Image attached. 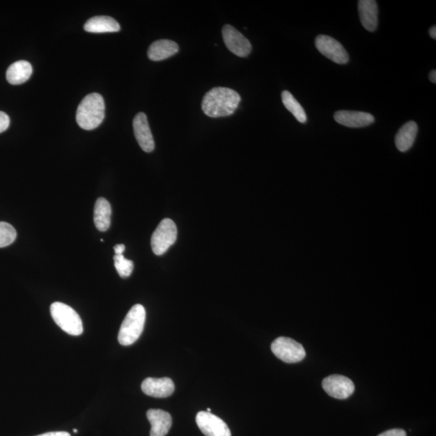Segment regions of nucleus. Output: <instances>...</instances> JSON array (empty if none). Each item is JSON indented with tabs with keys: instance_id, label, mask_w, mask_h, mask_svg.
<instances>
[{
	"instance_id": "obj_1",
	"label": "nucleus",
	"mask_w": 436,
	"mask_h": 436,
	"mask_svg": "<svg viewBox=\"0 0 436 436\" xmlns=\"http://www.w3.org/2000/svg\"><path fill=\"white\" fill-rule=\"evenodd\" d=\"M241 98L235 90L215 88L203 98L201 108L204 114L212 118H223L235 113Z\"/></svg>"
},
{
	"instance_id": "obj_2",
	"label": "nucleus",
	"mask_w": 436,
	"mask_h": 436,
	"mask_svg": "<svg viewBox=\"0 0 436 436\" xmlns=\"http://www.w3.org/2000/svg\"><path fill=\"white\" fill-rule=\"evenodd\" d=\"M105 116V104L103 96L91 93L81 101L76 114V120L80 128L93 130L103 123Z\"/></svg>"
},
{
	"instance_id": "obj_3",
	"label": "nucleus",
	"mask_w": 436,
	"mask_h": 436,
	"mask_svg": "<svg viewBox=\"0 0 436 436\" xmlns=\"http://www.w3.org/2000/svg\"><path fill=\"white\" fill-rule=\"evenodd\" d=\"M146 322V309L143 306L137 304L130 309L121 324L118 341L123 346H130L140 338Z\"/></svg>"
},
{
	"instance_id": "obj_4",
	"label": "nucleus",
	"mask_w": 436,
	"mask_h": 436,
	"mask_svg": "<svg viewBox=\"0 0 436 436\" xmlns=\"http://www.w3.org/2000/svg\"><path fill=\"white\" fill-rule=\"evenodd\" d=\"M50 313L55 323L65 332L75 336L83 334L82 320L72 307L62 302H54L50 306Z\"/></svg>"
},
{
	"instance_id": "obj_5",
	"label": "nucleus",
	"mask_w": 436,
	"mask_h": 436,
	"mask_svg": "<svg viewBox=\"0 0 436 436\" xmlns=\"http://www.w3.org/2000/svg\"><path fill=\"white\" fill-rule=\"evenodd\" d=\"M177 238V227L175 222L166 218L159 223L151 237L152 251L156 256L164 255Z\"/></svg>"
},
{
	"instance_id": "obj_6",
	"label": "nucleus",
	"mask_w": 436,
	"mask_h": 436,
	"mask_svg": "<svg viewBox=\"0 0 436 436\" xmlns=\"http://www.w3.org/2000/svg\"><path fill=\"white\" fill-rule=\"evenodd\" d=\"M272 352L281 361L293 364L303 361L306 357L305 348L301 343L290 338L280 337L272 343Z\"/></svg>"
},
{
	"instance_id": "obj_7",
	"label": "nucleus",
	"mask_w": 436,
	"mask_h": 436,
	"mask_svg": "<svg viewBox=\"0 0 436 436\" xmlns=\"http://www.w3.org/2000/svg\"><path fill=\"white\" fill-rule=\"evenodd\" d=\"M316 47L318 52L337 64H346L349 61L347 50L336 39L319 35L316 39Z\"/></svg>"
},
{
	"instance_id": "obj_8",
	"label": "nucleus",
	"mask_w": 436,
	"mask_h": 436,
	"mask_svg": "<svg viewBox=\"0 0 436 436\" xmlns=\"http://www.w3.org/2000/svg\"><path fill=\"white\" fill-rule=\"evenodd\" d=\"M196 422L205 436H231L227 424L210 412H201L196 414Z\"/></svg>"
},
{
	"instance_id": "obj_9",
	"label": "nucleus",
	"mask_w": 436,
	"mask_h": 436,
	"mask_svg": "<svg viewBox=\"0 0 436 436\" xmlns=\"http://www.w3.org/2000/svg\"><path fill=\"white\" fill-rule=\"evenodd\" d=\"M222 37L227 48L238 57L244 58L251 54L252 47L249 40L231 25H225Z\"/></svg>"
},
{
	"instance_id": "obj_10",
	"label": "nucleus",
	"mask_w": 436,
	"mask_h": 436,
	"mask_svg": "<svg viewBox=\"0 0 436 436\" xmlns=\"http://www.w3.org/2000/svg\"><path fill=\"white\" fill-rule=\"evenodd\" d=\"M322 388L329 396L336 399H347L355 391L352 380L341 375H332L324 379Z\"/></svg>"
},
{
	"instance_id": "obj_11",
	"label": "nucleus",
	"mask_w": 436,
	"mask_h": 436,
	"mask_svg": "<svg viewBox=\"0 0 436 436\" xmlns=\"http://www.w3.org/2000/svg\"><path fill=\"white\" fill-rule=\"evenodd\" d=\"M133 126L135 138L141 148L147 153H150L155 150V141L146 115L143 113L137 114L133 121Z\"/></svg>"
},
{
	"instance_id": "obj_12",
	"label": "nucleus",
	"mask_w": 436,
	"mask_h": 436,
	"mask_svg": "<svg viewBox=\"0 0 436 436\" xmlns=\"http://www.w3.org/2000/svg\"><path fill=\"white\" fill-rule=\"evenodd\" d=\"M141 389L148 396L157 398H165L171 396L175 391L173 381L169 377L153 378L144 380L141 384Z\"/></svg>"
},
{
	"instance_id": "obj_13",
	"label": "nucleus",
	"mask_w": 436,
	"mask_h": 436,
	"mask_svg": "<svg viewBox=\"0 0 436 436\" xmlns=\"http://www.w3.org/2000/svg\"><path fill=\"white\" fill-rule=\"evenodd\" d=\"M336 123L349 128H362L372 125L375 118L372 114L357 111H338L334 115Z\"/></svg>"
},
{
	"instance_id": "obj_14",
	"label": "nucleus",
	"mask_w": 436,
	"mask_h": 436,
	"mask_svg": "<svg viewBox=\"0 0 436 436\" xmlns=\"http://www.w3.org/2000/svg\"><path fill=\"white\" fill-rule=\"evenodd\" d=\"M151 425L150 436H166L172 426V418L163 410L150 409L146 413Z\"/></svg>"
},
{
	"instance_id": "obj_15",
	"label": "nucleus",
	"mask_w": 436,
	"mask_h": 436,
	"mask_svg": "<svg viewBox=\"0 0 436 436\" xmlns=\"http://www.w3.org/2000/svg\"><path fill=\"white\" fill-rule=\"evenodd\" d=\"M359 19L364 28L374 32L378 25V6L374 0H361L358 2Z\"/></svg>"
},
{
	"instance_id": "obj_16",
	"label": "nucleus",
	"mask_w": 436,
	"mask_h": 436,
	"mask_svg": "<svg viewBox=\"0 0 436 436\" xmlns=\"http://www.w3.org/2000/svg\"><path fill=\"white\" fill-rule=\"evenodd\" d=\"M178 52L179 45L173 40H159L150 45L147 54L150 60L158 62L171 57Z\"/></svg>"
},
{
	"instance_id": "obj_17",
	"label": "nucleus",
	"mask_w": 436,
	"mask_h": 436,
	"mask_svg": "<svg viewBox=\"0 0 436 436\" xmlns=\"http://www.w3.org/2000/svg\"><path fill=\"white\" fill-rule=\"evenodd\" d=\"M418 130V125L413 120L408 121L400 127L395 137V143L399 151L407 152L412 148L416 139Z\"/></svg>"
},
{
	"instance_id": "obj_18",
	"label": "nucleus",
	"mask_w": 436,
	"mask_h": 436,
	"mask_svg": "<svg viewBox=\"0 0 436 436\" xmlns=\"http://www.w3.org/2000/svg\"><path fill=\"white\" fill-rule=\"evenodd\" d=\"M86 32L93 33H116L120 30V24L110 17H94L84 24Z\"/></svg>"
},
{
	"instance_id": "obj_19",
	"label": "nucleus",
	"mask_w": 436,
	"mask_h": 436,
	"mask_svg": "<svg viewBox=\"0 0 436 436\" xmlns=\"http://www.w3.org/2000/svg\"><path fill=\"white\" fill-rule=\"evenodd\" d=\"M32 65L27 61H18L8 68L6 73L8 82L12 85L22 84L31 77Z\"/></svg>"
},
{
	"instance_id": "obj_20",
	"label": "nucleus",
	"mask_w": 436,
	"mask_h": 436,
	"mask_svg": "<svg viewBox=\"0 0 436 436\" xmlns=\"http://www.w3.org/2000/svg\"><path fill=\"white\" fill-rule=\"evenodd\" d=\"M111 208L110 203L100 197L95 202L94 209V222L100 231H107L111 225Z\"/></svg>"
},
{
	"instance_id": "obj_21",
	"label": "nucleus",
	"mask_w": 436,
	"mask_h": 436,
	"mask_svg": "<svg viewBox=\"0 0 436 436\" xmlns=\"http://www.w3.org/2000/svg\"><path fill=\"white\" fill-rule=\"evenodd\" d=\"M281 98L285 107L295 116L299 123H306L307 121L306 111L290 91H283L281 94Z\"/></svg>"
},
{
	"instance_id": "obj_22",
	"label": "nucleus",
	"mask_w": 436,
	"mask_h": 436,
	"mask_svg": "<svg viewBox=\"0 0 436 436\" xmlns=\"http://www.w3.org/2000/svg\"><path fill=\"white\" fill-rule=\"evenodd\" d=\"M17 233L9 223L0 221V248L13 244L17 240Z\"/></svg>"
},
{
	"instance_id": "obj_23",
	"label": "nucleus",
	"mask_w": 436,
	"mask_h": 436,
	"mask_svg": "<svg viewBox=\"0 0 436 436\" xmlns=\"http://www.w3.org/2000/svg\"><path fill=\"white\" fill-rule=\"evenodd\" d=\"M114 265L119 276L123 278L129 277L134 271V262L127 260L123 255H115Z\"/></svg>"
},
{
	"instance_id": "obj_24",
	"label": "nucleus",
	"mask_w": 436,
	"mask_h": 436,
	"mask_svg": "<svg viewBox=\"0 0 436 436\" xmlns=\"http://www.w3.org/2000/svg\"><path fill=\"white\" fill-rule=\"evenodd\" d=\"M9 125V116L6 114L3 113V111H0V134L6 131L8 129Z\"/></svg>"
},
{
	"instance_id": "obj_25",
	"label": "nucleus",
	"mask_w": 436,
	"mask_h": 436,
	"mask_svg": "<svg viewBox=\"0 0 436 436\" xmlns=\"http://www.w3.org/2000/svg\"><path fill=\"white\" fill-rule=\"evenodd\" d=\"M378 436H407V433L403 429H392L380 434Z\"/></svg>"
},
{
	"instance_id": "obj_26",
	"label": "nucleus",
	"mask_w": 436,
	"mask_h": 436,
	"mask_svg": "<svg viewBox=\"0 0 436 436\" xmlns=\"http://www.w3.org/2000/svg\"><path fill=\"white\" fill-rule=\"evenodd\" d=\"M36 436H72L70 433L65 432H52L44 433Z\"/></svg>"
},
{
	"instance_id": "obj_27",
	"label": "nucleus",
	"mask_w": 436,
	"mask_h": 436,
	"mask_svg": "<svg viewBox=\"0 0 436 436\" xmlns=\"http://www.w3.org/2000/svg\"><path fill=\"white\" fill-rule=\"evenodd\" d=\"M125 250V246L124 244H118L114 247L115 255H123Z\"/></svg>"
},
{
	"instance_id": "obj_28",
	"label": "nucleus",
	"mask_w": 436,
	"mask_h": 436,
	"mask_svg": "<svg viewBox=\"0 0 436 436\" xmlns=\"http://www.w3.org/2000/svg\"><path fill=\"white\" fill-rule=\"evenodd\" d=\"M429 79H430V82L433 84H436V70H432V72H430L429 75Z\"/></svg>"
},
{
	"instance_id": "obj_29",
	"label": "nucleus",
	"mask_w": 436,
	"mask_h": 436,
	"mask_svg": "<svg viewBox=\"0 0 436 436\" xmlns=\"http://www.w3.org/2000/svg\"><path fill=\"white\" fill-rule=\"evenodd\" d=\"M429 34H430V38H433L434 40L436 39V26H435V25H434L433 27L430 29Z\"/></svg>"
},
{
	"instance_id": "obj_30",
	"label": "nucleus",
	"mask_w": 436,
	"mask_h": 436,
	"mask_svg": "<svg viewBox=\"0 0 436 436\" xmlns=\"http://www.w3.org/2000/svg\"><path fill=\"white\" fill-rule=\"evenodd\" d=\"M73 432H74L75 433H78V430H77V429H74V430H73Z\"/></svg>"
},
{
	"instance_id": "obj_31",
	"label": "nucleus",
	"mask_w": 436,
	"mask_h": 436,
	"mask_svg": "<svg viewBox=\"0 0 436 436\" xmlns=\"http://www.w3.org/2000/svg\"><path fill=\"white\" fill-rule=\"evenodd\" d=\"M207 412H211V409L210 408H208L207 409Z\"/></svg>"
}]
</instances>
